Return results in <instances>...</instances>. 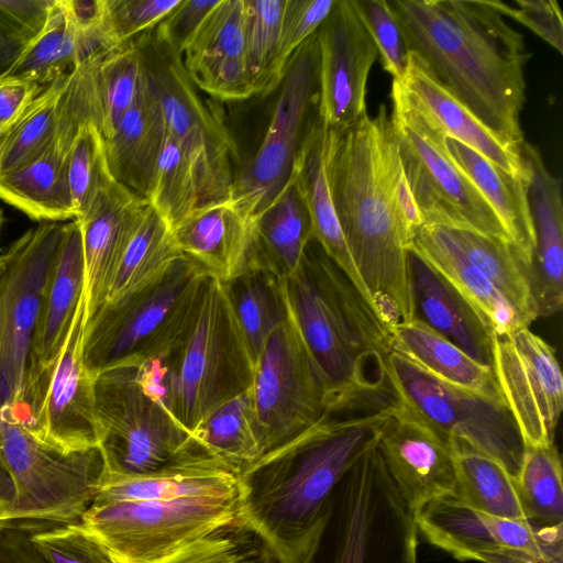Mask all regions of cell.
<instances>
[{"mask_svg": "<svg viewBox=\"0 0 563 563\" xmlns=\"http://www.w3.org/2000/svg\"><path fill=\"white\" fill-rule=\"evenodd\" d=\"M398 406L329 415L239 474L240 515L277 563H311L334 488Z\"/></svg>", "mask_w": 563, "mask_h": 563, "instance_id": "cell-1", "label": "cell"}, {"mask_svg": "<svg viewBox=\"0 0 563 563\" xmlns=\"http://www.w3.org/2000/svg\"><path fill=\"white\" fill-rule=\"evenodd\" d=\"M325 168L347 249L390 332L395 324L412 320L413 309L410 239L398 208L406 176L385 104L375 117L366 114L349 128H328Z\"/></svg>", "mask_w": 563, "mask_h": 563, "instance_id": "cell-2", "label": "cell"}, {"mask_svg": "<svg viewBox=\"0 0 563 563\" xmlns=\"http://www.w3.org/2000/svg\"><path fill=\"white\" fill-rule=\"evenodd\" d=\"M409 53L507 147L525 141L531 54L489 0L388 1Z\"/></svg>", "mask_w": 563, "mask_h": 563, "instance_id": "cell-3", "label": "cell"}, {"mask_svg": "<svg viewBox=\"0 0 563 563\" xmlns=\"http://www.w3.org/2000/svg\"><path fill=\"white\" fill-rule=\"evenodd\" d=\"M282 285L288 313L324 379L331 415L395 402L387 375L391 334L314 239Z\"/></svg>", "mask_w": 563, "mask_h": 563, "instance_id": "cell-4", "label": "cell"}, {"mask_svg": "<svg viewBox=\"0 0 563 563\" xmlns=\"http://www.w3.org/2000/svg\"><path fill=\"white\" fill-rule=\"evenodd\" d=\"M139 362L190 433L217 407L250 389L255 372L224 285L210 276L177 343L162 356Z\"/></svg>", "mask_w": 563, "mask_h": 563, "instance_id": "cell-5", "label": "cell"}, {"mask_svg": "<svg viewBox=\"0 0 563 563\" xmlns=\"http://www.w3.org/2000/svg\"><path fill=\"white\" fill-rule=\"evenodd\" d=\"M311 563H418L415 510L369 446L333 490Z\"/></svg>", "mask_w": 563, "mask_h": 563, "instance_id": "cell-6", "label": "cell"}, {"mask_svg": "<svg viewBox=\"0 0 563 563\" xmlns=\"http://www.w3.org/2000/svg\"><path fill=\"white\" fill-rule=\"evenodd\" d=\"M95 419L103 475L137 476L216 457L125 362L95 378Z\"/></svg>", "mask_w": 563, "mask_h": 563, "instance_id": "cell-7", "label": "cell"}, {"mask_svg": "<svg viewBox=\"0 0 563 563\" xmlns=\"http://www.w3.org/2000/svg\"><path fill=\"white\" fill-rule=\"evenodd\" d=\"M390 121L402 169L423 224L466 229L510 243L488 201L453 159L446 135L393 79Z\"/></svg>", "mask_w": 563, "mask_h": 563, "instance_id": "cell-8", "label": "cell"}, {"mask_svg": "<svg viewBox=\"0 0 563 563\" xmlns=\"http://www.w3.org/2000/svg\"><path fill=\"white\" fill-rule=\"evenodd\" d=\"M0 456L14 485L11 521L31 531L79 522L104 470L98 448L63 453L37 441L13 407L0 408Z\"/></svg>", "mask_w": 563, "mask_h": 563, "instance_id": "cell-9", "label": "cell"}, {"mask_svg": "<svg viewBox=\"0 0 563 563\" xmlns=\"http://www.w3.org/2000/svg\"><path fill=\"white\" fill-rule=\"evenodd\" d=\"M235 492L170 499L95 501L80 523L118 563H157L240 517Z\"/></svg>", "mask_w": 563, "mask_h": 563, "instance_id": "cell-10", "label": "cell"}, {"mask_svg": "<svg viewBox=\"0 0 563 563\" xmlns=\"http://www.w3.org/2000/svg\"><path fill=\"white\" fill-rule=\"evenodd\" d=\"M387 375L397 397L434 430L496 461L516 481L527 446L504 401L448 384L393 350Z\"/></svg>", "mask_w": 563, "mask_h": 563, "instance_id": "cell-11", "label": "cell"}, {"mask_svg": "<svg viewBox=\"0 0 563 563\" xmlns=\"http://www.w3.org/2000/svg\"><path fill=\"white\" fill-rule=\"evenodd\" d=\"M269 125L257 151L233 178L230 202L251 225L292 179L297 156L310 124L319 118L317 35L291 56Z\"/></svg>", "mask_w": 563, "mask_h": 563, "instance_id": "cell-12", "label": "cell"}, {"mask_svg": "<svg viewBox=\"0 0 563 563\" xmlns=\"http://www.w3.org/2000/svg\"><path fill=\"white\" fill-rule=\"evenodd\" d=\"M207 273L181 255L153 277L107 301L82 329L81 356L88 373L128 362L144 352L195 296Z\"/></svg>", "mask_w": 563, "mask_h": 563, "instance_id": "cell-13", "label": "cell"}, {"mask_svg": "<svg viewBox=\"0 0 563 563\" xmlns=\"http://www.w3.org/2000/svg\"><path fill=\"white\" fill-rule=\"evenodd\" d=\"M251 390L264 454L331 415L322 374L289 313L267 338Z\"/></svg>", "mask_w": 563, "mask_h": 563, "instance_id": "cell-14", "label": "cell"}, {"mask_svg": "<svg viewBox=\"0 0 563 563\" xmlns=\"http://www.w3.org/2000/svg\"><path fill=\"white\" fill-rule=\"evenodd\" d=\"M64 227L41 222L0 254V408L20 406L41 299Z\"/></svg>", "mask_w": 563, "mask_h": 563, "instance_id": "cell-15", "label": "cell"}, {"mask_svg": "<svg viewBox=\"0 0 563 563\" xmlns=\"http://www.w3.org/2000/svg\"><path fill=\"white\" fill-rule=\"evenodd\" d=\"M165 53L157 63H146L166 132L192 167L199 206L229 200L234 178L232 158L236 155L234 142L198 97L181 58Z\"/></svg>", "mask_w": 563, "mask_h": 563, "instance_id": "cell-16", "label": "cell"}, {"mask_svg": "<svg viewBox=\"0 0 563 563\" xmlns=\"http://www.w3.org/2000/svg\"><path fill=\"white\" fill-rule=\"evenodd\" d=\"M493 372L526 446L554 443L563 374L554 347L529 328L496 335Z\"/></svg>", "mask_w": 563, "mask_h": 563, "instance_id": "cell-17", "label": "cell"}, {"mask_svg": "<svg viewBox=\"0 0 563 563\" xmlns=\"http://www.w3.org/2000/svg\"><path fill=\"white\" fill-rule=\"evenodd\" d=\"M85 263L79 225L65 223L51 263L33 333L24 387L15 409L26 419L37 406L84 302Z\"/></svg>", "mask_w": 563, "mask_h": 563, "instance_id": "cell-18", "label": "cell"}, {"mask_svg": "<svg viewBox=\"0 0 563 563\" xmlns=\"http://www.w3.org/2000/svg\"><path fill=\"white\" fill-rule=\"evenodd\" d=\"M319 49L318 114L342 130L366 112V85L377 48L350 0H336L316 32Z\"/></svg>", "mask_w": 563, "mask_h": 563, "instance_id": "cell-19", "label": "cell"}, {"mask_svg": "<svg viewBox=\"0 0 563 563\" xmlns=\"http://www.w3.org/2000/svg\"><path fill=\"white\" fill-rule=\"evenodd\" d=\"M85 302L80 306L62 354L26 430L40 442L63 453L98 448L95 419V378L82 363Z\"/></svg>", "mask_w": 563, "mask_h": 563, "instance_id": "cell-20", "label": "cell"}, {"mask_svg": "<svg viewBox=\"0 0 563 563\" xmlns=\"http://www.w3.org/2000/svg\"><path fill=\"white\" fill-rule=\"evenodd\" d=\"M377 448L413 510L433 499L459 497L453 442L400 399L397 411L379 433Z\"/></svg>", "mask_w": 563, "mask_h": 563, "instance_id": "cell-21", "label": "cell"}, {"mask_svg": "<svg viewBox=\"0 0 563 563\" xmlns=\"http://www.w3.org/2000/svg\"><path fill=\"white\" fill-rule=\"evenodd\" d=\"M147 202L113 179L89 210L75 219L84 250V324L106 303L128 242Z\"/></svg>", "mask_w": 563, "mask_h": 563, "instance_id": "cell-22", "label": "cell"}, {"mask_svg": "<svg viewBox=\"0 0 563 563\" xmlns=\"http://www.w3.org/2000/svg\"><path fill=\"white\" fill-rule=\"evenodd\" d=\"M191 82L214 99L254 96L245 63L244 0H219L181 54Z\"/></svg>", "mask_w": 563, "mask_h": 563, "instance_id": "cell-23", "label": "cell"}, {"mask_svg": "<svg viewBox=\"0 0 563 563\" xmlns=\"http://www.w3.org/2000/svg\"><path fill=\"white\" fill-rule=\"evenodd\" d=\"M518 151L528 172L527 196L536 240L529 284L538 318L549 317L563 303L562 180L549 172L538 147L523 141Z\"/></svg>", "mask_w": 563, "mask_h": 563, "instance_id": "cell-24", "label": "cell"}, {"mask_svg": "<svg viewBox=\"0 0 563 563\" xmlns=\"http://www.w3.org/2000/svg\"><path fill=\"white\" fill-rule=\"evenodd\" d=\"M413 319L493 369L494 331L478 308L440 272L408 250Z\"/></svg>", "mask_w": 563, "mask_h": 563, "instance_id": "cell-25", "label": "cell"}, {"mask_svg": "<svg viewBox=\"0 0 563 563\" xmlns=\"http://www.w3.org/2000/svg\"><path fill=\"white\" fill-rule=\"evenodd\" d=\"M172 232L179 251L210 277L224 283L246 266L251 225L230 200L197 207Z\"/></svg>", "mask_w": 563, "mask_h": 563, "instance_id": "cell-26", "label": "cell"}, {"mask_svg": "<svg viewBox=\"0 0 563 563\" xmlns=\"http://www.w3.org/2000/svg\"><path fill=\"white\" fill-rule=\"evenodd\" d=\"M401 86L444 134L477 152L503 170L523 179L528 172L519 151L507 147L465 106L443 88L413 53H409Z\"/></svg>", "mask_w": 563, "mask_h": 563, "instance_id": "cell-27", "label": "cell"}, {"mask_svg": "<svg viewBox=\"0 0 563 563\" xmlns=\"http://www.w3.org/2000/svg\"><path fill=\"white\" fill-rule=\"evenodd\" d=\"M165 135L164 114L148 70L139 98L120 120L112 137L104 140L113 178L145 198Z\"/></svg>", "mask_w": 563, "mask_h": 563, "instance_id": "cell-28", "label": "cell"}, {"mask_svg": "<svg viewBox=\"0 0 563 563\" xmlns=\"http://www.w3.org/2000/svg\"><path fill=\"white\" fill-rule=\"evenodd\" d=\"M327 134L328 128L320 118L310 124L297 156L292 180L308 208L313 239L374 308L347 249L333 206L325 168Z\"/></svg>", "mask_w": 563, "mask_h": 563, "instance_id": "cell-29", "label": "cell"}, {"mask_svg": "<svg viewBox=\"0 0 563 563\" xmlns=\"http://www.w3.org/2000/svg\"><path fill=\"white\" fill-rule=\"evenodd\" d=\"M408 250L420 255L462 291L487 319L494 334L529 328L505 296L462 254L443 225H421Z\"/></svg>", "mask_w": 563, "mask_h": 563, "instance_id": "cell-30", "label": "cell"}, {"mask_svg": "<svg viewBox=\"0 0 563 563\" xmlns=\"http://www.w3.org/2000/svg\"><path fill=\"white\" fill-rule=\"evenodd\" d=\"M313 239L308 208L291 179L273 203L251 223L246 266H256L284 279L299 266Z\"/></svg>", "mask_w": 563, "mask_h": 563, "instance_id": "cell-31", "label": "cell"}, {"mask_svg": "<svg viewBox=\"0 0 563 563\" xmlns=\"http://www.w3.org/2000/svg\"><path fill=\"white\" fill-rule=\"evenodd\" d=\"M69 147L54 136L27 164L0 174V199L31 219L60 222L76 217L67 177Z\"/></svg>", "mask_w": 563, "mask_h": 563, "instance_id": "cell-32", "label": "cell"}, {"mask_svg": "<svg viewBox=\"0 0 563 563\" xmlns=\"http://www.w3.org/2000/svg\"><path fill=\"white\" fill-rule=\"evenodd\" d=\"M238 489L239 475L219 459L207 457L145 475H102L95 501L170 499Z\"/></svg>", "mask_w": 563, "mask_h": 563, "instance_id": "cell-33", "label": "cell"}, {"mask_svg": "<svg viewBox=\"0 0 563 563\" xmlns=\"http://www.w3.org/2000/svg\"><path fill=\"white\" fill-rule=\"evenodd\" d=\"M453 159L474 183L500 219L519 260L527 272L534 251V230L531 219L527 184L466 145L446 137ZM529 278V277H528Z\"/></svg>", "mask_w": 563, "mask_h": 563, "instance_id": "cell-34", "label": "cell"}, {"mask_svg": "<svg viewBox=\"0 0 563 563\" xmlns=\"http://www.w3.org/2000/svg\"><path fill=\"white\" fill-rule=\"evenodd\" d=\"M393 351L453 386L504 401L495 374L420 320L390 329Z\"/></svg>", "mask_w": 563, "mask_h": 563, "instance_id": "cell-35", "label": "cell"}, {"mask_svg": "<svg viewBox=\"0 0 563 563\" xmlns=\"http://www.w3.org/2000/svg\"><path fill=\"white\" fill-rule=\"evenodd\" d=\"M103 49L93 36L78 26L67 0H55L46 25L24 47L5 75L46 87L54 80L68 76L86 58Z\"/></svg>", "mask_w": 563, "mask_h": 563, "instance_id": "cell-36", "label": "cell"}, {"mask_svg": "<svg viewBox=\"0 0 563 563\" xmlns=\"http://www.w3.org/2000/svg\"><path fill=\"white\" fill-rule=\"evenodd\" d=\"M90 80L104 140L114 134L124 113L139 98L148 77L146 58L133 42L88 57Z\"/></svg>", "mask_w": 563, "mask_h": 563, "instance_id": "cell-37", "label": "cell"}, {"mask_svg": "<svg viewBox=\"0 0 563 563\" xmlns=\"http://www.w3.org/2000/svg\"><path fill=\"white\" fill-rule=\"evenodd\" d=\"M191 434L238 475L264 455L251 388L212 410Z\"/></svg>", "mask_w": 563, "mask_h": 563, "instance_id": "cell-38", "label": "cell"}, {"mask_svg": "<svg viewBox=\"0 0 563 563\" xmlns=\"http://www.w3.org/2000/svg\"><path fill=\"white\" fill-rule=\"evenodd\" d=\"M223 285L256 363L269 334L288 318L282 279L266 269L247 265Z\"/></svg>", "mask_w": 563, "mask_h": 563, "instance_id": "cell-39", "label": "cell"}, {"mask_svg": "<svg viewBox=\"0 0 563 563\" xmlns=\"http://www.w3.org/2000/svg\"><path fill=\"white\" fill-rule=\"evenodd\" d=\"M416 525L424 539L465 562L500 547L483 521L481 514L459 497L433 499L415 510Z\"/></svg>", "mask_w": 563, "mask_h": 563, "instance_id": "cell-40", "label": "cell"}, {"mask_svg": "<svg viewBox=\"0 0 563 563\" xmlns=\"http://www.w3.org/2000/svg\"><path fill=\"white\" fill-rule=\"evenodd\" d=\"M444 228L462 254L487 277L530 325L538 318L537 306L528 272L511 244L472 230Z\"/></svg>", "mask_w": 563, "mask_h": 563, "instance_id": "cell-41", "label": "cell"}, {"mask_svg": "<svg viewBox=\"0 0 563 563\" xmlns=\"http://www.w3.org/2000/svg\"><path fill=\"white\" fill-rule=\"evenodd\" d=\"M181 255L170 227L147 202L128 242L107 301L140 286Z\"/></svg>", "mask_w": 563, "mask_h": 563, "instance_id": "cell-42", "label": "cell"}, {"mask_svg": "<svg viewBox=\"0 0 563 563\" xmlns=\"http://www.w3.org/2000/svg\"><path fill=\"white\" fill-rule=\"evenodd\" d=\"M459 497L478 512L526 520L516 483L496 461L453 442Z\"/></svg>", "mask_w": 563, "mask_h": 563, "instance_id": "cell-43", "label": "cell"}, {"mask_svg": "<svg viewBox=\"0 0 563 563\" xmlns=\"http://www.w3.org/2000/svg\"><path fill=\"white\" fill-rule=\"evenodd\" d=\"M515 483L526 520L542 527L563 525L562 462L554 443L527 446Z\"/></svg>", "mask_w": 563, "mask_h": 563, "instance_id": "cell-44", "label": "cell"}, {"mask_svg": "<svg viewBox=\"0 0 563 563\" xmlns=\"http://www.w3.org/2000/svg\"><path fill=\"white\" fill-rule=\"evenodd\" d=\"M285 1L244 0L245 63L254 96L271 93L283 80L277 57Z\"/></svg>", "mask_w": 563, "mask_h": 563, "instance_id": "cell-45", "label": "cell"}, {"mask_svg": "<svg viewBox=\"0 0 563 563\" xmlns=\"http://www.w3.org/2000/svg\"><path fill=\"white\" fill-rule=\"evenodd\" d=\"M67 77L46 86L7 132L0 144V174L27 164L48 146L56 131Z\"/></svg>", "mask_w": 563, "mask_h": 563, "instance_id": "cell-46", "label": "cell"}, {"mask_svg": "<svg viewBox=\"0 0 563 563\" xmlns=\"http://www.w3.org/2000/svg\"><path fill=\"white\" fill-rule=\"evenodd\" d=\"M145 198L170 229L200 205L192 167L167 132Z\"/></svg>", "mask_w": 563, "mask_h": 563, "instance_id": "cell-47", "label": "cell"}, {"mask_svg": "<svg viewBox=\"0 0 563 563\" xmlns=\"http://www.w3.org/2000/svg\"><path fill=\"white\" fill-rule=\"evenodd\" d=\"M157 563H277L240 516Z\"/></svg>", "mask_w": 563, "mask_h": 563, "instance_id": "cell-48", "label": "cell"}, {"mask_svg": "<svg viewBox=\"0 0 563 563\" xmlns=\"http://www.w3.org/2000/svg\"><path fill=\"white\" fill-rule=\"evenodd\" d=\"M67 177L76 217H82L99 192L111 181L104 137L92 122L84 124L67 155ZM74 219V220H75Z\"/></svg>", "mask_w": 563, "mask_h": 563, "instance_id": "cell-49", "label": "cell"}, {"mask_svg": "<svg viewBox=\"0 0 563 563\" xmlns=\"http://www.w3.org/2000/svg\"><path fill=\"white\" fill-rule=\"evenodd\" d=\"M180 0H101L100 32L107 48L156 27Z\"/></svg>", "mask_w": 563, "mask_h": 563, "instance_id": "cell-50", "label": "cell"}, {"mask_svg": "<svg viewBox=\"0 0 563 563\" xmlns=\"http://www.w3.org/2000/svg\"><path fill=\"white\" fill-rule=\"evenodd\" d=\"M31 540L47 563H118L80 521L35 529Z\"/></svg>", "mask_w": 563, "mask_h": 563, "instance_id": "cell-51", "label": "cell"}, {"mask_svg": "<svg viewBox=\"0 0 563 563\" xmlns=\"http://www.w3.org/2000/svg\"><path fill=\"white\" fill-rule=\"evenodd\" d=\"M350 1L377 48L384 69L395 80H400L407 68L409 52L388 1Z\"/></svg>", "mask_w": 563, "mask_h": 563, "instance_id": "cell-52", "label": "cell"}, {"mask_svg": "<svg viewBox=\"0 0 563 563\" xmlns=\"http://www.w3.org/2000/svg\"><path fill=\"white\" fill-rule=\"evenodd\" d=\"M335 2L336 0L285 1L277 57V68L283 78L291 56L316 34Z\"/></svg>", "mask_w": 563, "mask_h": 563, "instance_id": "cell-53", "label": "cell"}, {"mask_svg": "<svg viewBox=\"0 0 563 563\" xmlns=\"http://www.w3.org/2000/svg\"><path fill=\"white\" fill-rule=\"evenodd\" d=\"M501 15H508L529 27L560 54L563 53V18L555 0H516L515 7L489 0Z\"/></svg>", "mask_w": 563, "mask_h": 563, "instance_id": "cell-54", "label": "cell"}, {"mask_svg": "<svg viewBox=\"0 0 563 563\" xmlns=\"http://www.w3.org/2000/svg\"><path fill=\"white\" fill-rule=\"evenodd\" d=\"M219 0H180L156 26V41L168 54L180 57L185 46Z\"/></svg>", "mask_w": 563, "mask_h": 563, "instance_id": "cell-55", "label": "cell"}, {"mask_svg": "<svg viewBox=\"0 0 563 563\" xmlns=\"http://www.w3.org/2000/svg\"><path fill=\"white\" fill-rule=\"evenodd\" d=\"M54 1L0 0V26L26 46L46 25Z\"/></svg>", "mask_w": 563, "mask_h": 563, "instance_id": "cell-56", "label": "cell"}, {"mask_svg": "<svg viewBox=\"0 0 563 563\" xmlns=\"http://www.w3.org/2000/svg\"><path fill=\"white\" fill-rule=\"evenodd\" d=\"M45 87L14 76L0 77V134L7 133Z\"/></svg>", "mask_w": 563, "mask_h": 563, "instance_id": "cell-57", "label": "cell"}, {"mask_svg": "<svg viewBox=\"0 0 563 563\" xmlns=\"http://www.w3.org/2000/svg\"><path fill=\"white\" fill-rule=\"evenodd\" d=\"M0 563H47L31 540V530L11 521L0 530Z\"/></svg>", "mask_w": 563, "mask_h": 563, "instance_id": "cell-58", "label": "cell"}, {"mask_svg": "<svg viewBox=\"0 0 563 563\" xmlns=\"http://www.w3.org/2000/svg\"><path fill=\"white\" fill-rule=\"evenodd\" d=\"M482 563H563V548L548 550H522L497 547L483 553Z\"/></svg>", "mask_w": 563, "mask_h": 563, "instance_id": "cell-59", "label": "cell"}, {"mask_svg": "<svg viewBox=\"0 0 563 563\" xmlns=\"http://www.w3.org/2000/svg\"><path fill=\"white\" fill-rule=\"evenodd\" d=\"M24 47L23 43L0 26V77L10 70Z\"/></svg>", "mask_w": 563, "mask_h": 563, "instance_id": "cell-60", "label": "cell"}, {"mask_svg": "<svg viewBox=\"0 0 563 563\" xmlns=\"http://www.w3.org/2000/svg\"><path fill=\"white\" fill-rule=\"evenodd\" d=\"M14 485L0 456V520L11 521Z\"/></svg>", "mask_w": 563, "mask_h": 563, "instance_id": "cell-61", "label": "cell"}, {"mask_svg": "<svg viewBox=\"0 0 563 563\" xmlns=\"http://www.w3.org/2000/svg\"><path fill=\"white\" fill-rule=\"evenodd\" d=\"M11 523L10 520H0V530L5 528L7 526H9Z\"/></svg>", "mask_w": 563, "mask_h": 563, "instance_id": "cell-62", "label": "cell"}, {"mask_svg": "<svg viewBox=\"0 0 563 563\" xmlns=\"http://www.w3.org/2000/svg\"><path fill=\"white\" fill-rule=\"evenodd\" d=\"M3 221H4L3 211L0 208V233H1V230H2Z\"/></svg>", "mask_w": 563, "mask_h": 563, "instance_id": "cell-63", "label": "cell"}, {"mask_svg": "<svg viewBox=\"0 0 563 563\" xmlns=\"http://www.w3.org/2000/svg\"><path fill=\"white\" fill-rule=\"evenodd\" d=\"M5 134H7V133H2V134H0V144H1L2 140L4 139Z\"/></svg>", "mask_w": 563, "mask_h": 563, "instance_id": "cell-64", "label": "cell"}]
</instances>
